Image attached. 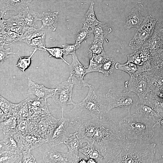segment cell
Wrapping results in <instances>:
<instances>
[{"mask_svg": "<svg viewBox=\"0 0 163 163\" xmlns=\"http://www.w3.org/2000/svg\"><path fill=\"white\" fill-rule=\"evenodd\" d=\"M115 68L127 73L130 76H135L147 71L150 68L149 65L144 64L138 66L132 62H127L123 64L118 62L115 65Z\"/></svg>", "mask_w": 163, "mask_h": 163, "instance_id": "obj_18", "label": "cell"}, {"mask_svg": "<svg viewBox=\"0 0 163 163\" xmlns=\"http://www.w3.org/2000/svg\"><path fill=\"white\" fill-rule=\"evenodd\" d=\"M136 113L141 118L155 126L157 121L161 117L154 109L143 102H138L135 104Z\"/></svg>", "mask_w": 163, "mask_h": 163, "instance_id": "obj_14", "label": "cell"}, {"mask_svg": "<svg viewBox=\"0 0 163 163\" xmlns=\"http://www.w3.org/2000/svg\"><path fill=\"white\" fill-rule=\"evenodd\" d=\"M21 155L9 151H0V162L22 163Z\"/></svg>", "mask_w": 163, "mask_h": 163, "instance_id": "obj_35", "label": "cell"}, {"mask_svg": "<svg viewBox=\"0 0 163 163\" xmlns=\"http://www.w3.org/2000/svg\"><path fill=\"white\" fill-rule=\"evenodd\" d=\"M33 0H1V15L4 16L8 11L14 10L20 12L24 9Z\"/></svg>", "mask_w": 163, "mask_h": 163, "instance_id": "obj_16", "label": "cell"}, {"mask_svg": "<svg viewBox=\"0 0 163 163\" xmlns=\"http://www.w3.org/2000/svg\"><path fill=\"white\" fill-rule=\"evenodd\" d=\"M80 45L76 43L74 44H64L62 45L64 51V55L66 56L69 55H72L75 53V51L78 50Z\"/></svg>", "mask_w": 163, "mask_h": 163, "instance_id": "obj_43", "label": "cell"}, {"mask_svg": "<svg viewBox=\"0 0 163 163\" xmlns=\"http://www.w3.org/2000/svg\"><path fill=\"white\" fill-rule=\"evenodd\" d=\"M37 50L35 49L30 56H19V59L16 64V66L23 72H24L30 66L31 62L32 57Z\"/></svg>", "mask_w": 163, "mask_h": 163, "instance_id": "obj_40", "label": "cell"}, {"mask_svg": "<svg viewBox=\"0 0 163 163\" xmlns=\"http://www.w3.org/2000/svg\"><path fill=\"white\" fill-rule=\"evenodd\" d=\"M58 13L57 11L43 12L42 17L40 19L42 24L39 29L46 28L50 31H55L58 24Z\"/></svg>", "mask_w": 163, "mask_h": 163, "instance_id": "obj_21", "label": "cell"}, {"mask_svg": "<svg viewBox=\"0 0 163 163\" xmlns=\"http://www.w3.org/2000/svg\"><path fill=\"white\" fill-rule=\"evenodd\" d=\"M79 151L87 158L95 159L97 163H103V159L97 149L92 143H87L85 146L80 148Z\"/></svg>", "mask_w": 163, "mask_h": 163, "instance_id": "obj_28", "label": "cell"}, {"mask_svg": "<svg viewBox=\"0 0 163 163\" xmlns=\"http://www.w3.org/2000/svg\"><path fill=\"white\" fill-rule=\"evenodd\" d=\"M149 56L150 67L149 69L163 75V52L151 54Z\"/></svg>", "mask_w": 163, "mask_h": 163, "instance_id": "obj_25", "label": "cell"}, {"mask_svg": "<svg viewBox=\"0 0 163 163\" xmlns=\"http://www.w3.org/2000/svg\"><path fill=\"white\" fill-rule=\"evenodd\" d=\"M107 56H89V64L86 69V74L93 72H100L101 66Z\"/></svg>", "mask_w": 163, "mask_h": 163, "instance_id": "obj_32", "label": "cell"}, {"mask_svg": "<svg viewBox=\"0 0 163 163\" xmlns=\"http://www.w3.org/2000/svg\"><path fill=\"white\" fill-rule=\"evenodd\" d=\"M4 46H0V63L1 65L9 57L8 55L11 54H16L17 53L11 52L10 48L5 49Z\"/></svg>", "mask_w": 163, "mask_h": 163, "instance_id": "obj_44", "label": "cell"}, {"mask_svg": "<svg viewBox=\"0 0 163 163\" xmlns=\"http://www.w3.org/2000/svg\"><path fill=\"white\" fill-rule=\"evenodd\" d=\"M158 126L159 127H163V117H161L157 121L155 126Z\"/></svg>", "mask_w": 163, "mask_h": 163, "instance_id": "obj_47", "label": "cell"}, {"mask_svg": "<svg viewBox=\"0 0 163 163\" xmlns=\"http://www.w3.org/2000/svg\"><path fill=\"white\" fill-rule=\"evenodd\" d=\"M18 14L24 26L27 27H33L35 22L40 19L38 17L39 13L27 6L19 12Z\"/></svg>", "mask_w": 163, "mask_h": 163, "instance_id": "obj_22", "label": "cell"}, {"mask_svg": "<svg viewBox=\"0 0 163 163\" xmlns=\"http://www.w3.org/2000/svg\"><path fill=\"white\" fill-rule=\"evenodd\" d=\"M94 35V39L104 41L106 36L112 31L111 28L108 27L104 22H101L91 29Z\"/></svg>", "mask_w": 163, "mask_h": 163, "instance_id": "obj_31", "label": "cell"}, {"mask_svg": "<svg viewBox=\"0 0 163 163\" xmlns=\"http://www.w3.org/2000/svg\"><path fill=\"white\" fill-rule=\"evenodd\" d=\"M22 155V163H37L35 158L31 154V150L24 152Z\"/></svg>", "mask_w": 163, "mask_h": 163, "instance_id": "obj_45", "label": "cell"}, {"mask_svg": "<svg viewBox=\"0 0 163 163\" xmlns=\"http://www.w3.org/2000/svg\"><path fill=\"white\" fill-rule=\"evenodd\" d=\"M88 93L80 102L75 104L71 111L90 116L93 119L106 117L107 106L103 105L95 92V89L91 85L89 87Z\"/></svg>", "mask_w": 163, "mask_h": 163, "instance_id": "obj_4", "label": "cell"}, {"mask_svg": "<svg viewBox=\"0 0 163 163\" xmlns=\"http://www.w3.org/2000/svg\"><path fill=\"white\" fill-rule=\"evenodd\" d=\"M45 33L44 31L37 29L33 27H28L25 31L20 35L19 41L26 43L27 41Z\"/></svg>", "mask_w": 163, "mask_h": 163, "instance_id": "obj_34", "label": "cell"}, {"mask_svg": "<svg viewBox=\"0 0 163 163\" xmlns=\"http://www.w3.org/2000/svg\"><path fill=\"white\" fill-rule=\"evenodd\" d=\"M19 118L18 114L13 115L0 122V128L4 134L17 130Z\"/></svg>", "mask_w": 163, "mask_h": 163, "instance_id": "obj_30", "label": "cell"}, {"mask_svg": "<svg viewBox=\"0 0 163 163\" xmlns=\"http://www.w3.org/2000/svg\"><path fill=\"white\" fill-rule=\"evenodd\" d=\"M143 102L151 107L158 113L163 112V101L152 98L147 95Z\"/></svg>", "mask_w": 163, "mask_h": 163, "instance_id": "obj_38", "label": "cell"}, {"mask_svg": "<svg viewBox=\"0 0 163 163\" xmlns=\"http://www.w3.org/2000/svg\"><path fill=\"white\" fill-rule=\"evenodd\" d=\"M60 118H56L50 113L36 120L38 133L47 142L57 125Z\"/></svg>", "mask_w": 163, "mask_h": 163, "instance_id": "obj_12", "label": "cell"}, {"mask_svg": "<svg viewBox=\"0 0 163 163\" xmlns=\"http://www.w3.org/2000/svg\"><path fill=\"white\" fill-rule=\"evenodd\" d=\"M43 152V158L45 163H78V158L68 152L63 153L57 152L51 146Z\"/></svg>", "mask_w": 163, "mask_h": 163, "instance_id": "obj_13", "label": "cell"}, {"mask_svg": "<svg viewBox=\"0 0 163 163\" xmlns=\"http://www.w3.org/2000/svg\"><path fill=\"white\" fill-rule=\"evenodd\" d=\"M127 57V62H132L138 66H141L147 63L144 64L142 62L140 57L139 49L137 50L133 53L128 55Z\"/></svg>", "mask_w": 163, "mask_h": 163, "instance_id": "obj_42", "label": "cell"}, {"mask_svg": "<svg viewBox=\"0 0 163 163\" xmlns=\"http://www.w3.org/2000/svg\"><path fill=\"white\" fill-rule=\"evenodd\" d=\"M74 84L69 77L66 81L60 83L56 88L52 98L56 104L60 105L62 109V117H63L65 107L69 104L74 105L72 100V94Z\"/></svg>", "mask_w": 163, "mask_h": 163, "instance_id": "obj_9", "label": "cell"}, {"mask_svg": "<svg viewBox=\"0 0 163 163\" xmlns=\"http://www.w3.org/2000/svg\"><path fill=\"white\" fill-rule=\"evenodd\" d=\"M46 100L38 98L33 99L29 98L31 109V115H41L43 117L50 114Z\"/></svg>", "mask_w": 163, "mask_h": 163, "instance_id": "obj_20", "label": "cell"}, {"mask_svg": "<svg viewBox=\"0 0 163 163\" xmlns=\"http://www.w3.org/2000/svg\"><path fill=\"white\" fill-rule=\"evenodd\" d=\"M104 41L94 40L88 49V56H107L103 47Z\"/></svg>", "mask_w": 163, "mask_h": 163, "instance_id": "obj_33", "label": "cell"}, {"mask_svg": "<svg viewBox=\"0 0 163 163\" xmlns=\"http://www.w3.org/2000/svg\"><path fill=\"white\" fill-rule=\"evenodd\" d=\"M77 132L76 131L74 133H70L63 143L67 147L68 152L78 159L79 158L78 152L80 146L82 145L77 136Z\"/></svg>", "mask_w": 163, "mask_h": 163, "instance_id": "obj_23", "label": "cell"}, {"mask_svg": "<svg viewBox=\"0 0 163 163\" xmlns=\"http://www.w3.org/2000/svg\"><path fill=\"white\" fill-rule=\"evenodd\" d=\"M70 120L62 117L55 128L52 134L47 140L51 146L55 147L63 143L70 134L69 132Z\"/></svg>", "mask_w": 163, "mask_h": 163, "instance_id": "obj_11", "label": "cell"}, {"mask_svg": "<svg viewBox=\"0 0 163 163\" xmlns=\"http://www.w3.org/2000/svg\"><path fill=\"white\" fill-rule=\"evenodd\" d=\"M154 33L163 40V22H157Z\"/></svg>", "mask_w": 163, "mask_h": 163, "instance_id": "obj_46", "label": "cell"}, {"mask_svg": "<svg viewBox=\"0 0 163 163\" xmlns=\"http://www.w3.org/2000/svg\"><path fill=\"white\" fill-rule=\"evenodd\" d=\"M157 22V18L151 15L145 16L133 38L129 41V46L137 50L141 48L153 35Z\"/></svg>", "mask_w": 163, "mask_h": 163, "instance_id": "obj_6", "label": "cell"}, {"mask_svg": "<svg viewBox=\"0 0 163 163\" xmlns=\"http://www.w3.org/2000/svg\"><path fill=\"white\" fill-rule=\"evenodd\" d=\"M69 127L77 131L81 144L92 143L101 155L103 163H112L127 139L118 124L106 117L85 119L73 118Z\"/></svg>", "mask_w": 163, "mask_h": 163, "instance_id": "obj_1", "label": "cell"}, {"mask_svg": "<svg viewBox=\"0 0 163 163\" xmlns=\"http://www.w3.org/2000/svg\"><path fill=\"white\" fill-rule=\"evenodd\" d=\"M4 135L0 141V151H9L22 155L24 152L30 150L23 135L17 130Z\"/></svg>", "mask_w": 163, "mask_h": 163, "instance_id": "obj_7", "label": "cell"}, {"mask_svg": "<svg viewBox=\"0 0 163 163\" xmlns=\"http://www.w3.org/2000/svg\"><path fill=\"white\" fill-rule=\"evenodd\" d=\"M72 56V63L69 65V77L72 82L80 88L84 87H90L91 85L84 80V77L86 74V68L78 60L75 53Z\"/></svg>", "mask_w": 163, "mask_h": 163, "instance_id": "obj_10", "label": "cell"}, {"mask_svg": "<svg viewBox=\"0 0 163 163\" xmlns=\"http://www.w3.org/2000/svg\"><path fill=\"white\" fill-rule=\"evenodd\" d=\"M45 33L36 37L26 43L30 47L35 49L44 52L46 51L45 44Z\"/></svg>", "mask_w": 163, "mask_h": 163, "instance_id": "obj_36", "label": "cell"}, {"mask_svg": "<svg viewBox=\"0 0 163 163\" xmlns=\"http://www.w3.org/2000/svg\"><path fill=\"white\" fill-rule=\"evenodd\" d=\"M23 136L30 150L47 142L46 140L37 133L28 132Z\"/></svg>", "mask_w": 163, "mask_h": 163, "instance_id": "obj_29", "label": "cell"}, {"mask_svg": "<svg viewBox=\"0 0 163 163\" xmlns=\"http://www.w3.org/2000/svg\"><path fill=\"white\" fill-rule=\"evenodd\" d=\"M146 73L151 91L163 89V75L149 69L146 71Z\"/></svg>", "mask_w": 163, "mask_h": 163, "instance_id": "obj_24", "label": "cell"}, {"mask_svg": "<svg viewBox=\"0 0 163 163\" xmlns=\"http://www.w3.org/2000/svg\"><path fill=\"white\" fill-rule=\"evenodd\" d=\"M27 87L29 94L34 95L38 98L46 100L49 97H52L56 90V88L50 89L46 88L43 85H39L29 78H28Z\"/></svg>", "mask_w": 163, "mask_h": 163, "instance_id": "obj_15", "label": "cell"}, {"mask_svg": "<svg viewBox=\"0 0 163 163\" xmlns=\"http://www.w3.org/2000/svg\"><path fill=\"white\" fill-rule=\"evenodd\" d=\"M121 131L129 141L142 143L149 141L154 133V125L138 114L130 113L122 119L118 124Z\"/></svg>", "mask_w": 163, "mask_h": 163, "instance_id": "obj_2", "label": "cell"}, {"mask_svg": "<svg viewBox=\"0 0 163 163\" xmlns=\"http://www.w3.org/2000/svg\"><path fill=\"white\" fill-rule=\"evenodd\" d=\"M0 99V122L11 116L18 114L20 108L19 104L11 103L1 95Z\"/></svg>", "mask_w": 163, "mask_h": 163, "instance_id": "obj_17", "label": "cell"}, {"mask_svg": "<svg viewBox=\"0 0 163 163\" xmlns=\"http://www.w3.org/2000/svg\"><path fill=\"white\" fill-rule=\"evenodd\" d=\"M87 158H81L79 159L78 163H87Z\"/></svg>", "mask_w": 163, "mask_h": 163, "instance_id": "obj_48", "label": "cell"}, {"mask_svg": "<svg viewBox=\"0 0 163 163\" xmlns=\"http://www.w3.org/2000/svg\"><path fill=\"white\" fill-rule=\"evenodd\" d=\"M131 92L109 89L106 94L107 101V113L114 108H120L127 110L129 113H130V109L138 102V97L136 95Z\"/></svg>", "mask_w": 163, "mask_h": 163, "instance_id": "obj_5", "label": "cell"}, {"mask_svg": "<svg viewBox=\"0 0 163 163\" xmlns=\"http://www.w3.org/2000/svg\"><path fill=\"white\" fill-rule=\"evenodd\" d=\"M94 3L92 2L82 20L83 26L91 29L101 22L97 19L94 10Z\"/></svg>", "mask_w": 163, "mask_h": 163, "instance_id": "obj_26", "label": "cell"}, {"mask_svg": "<svg viewBox=\"0 0 163 163\" xmlns=\"http://www.w3.org/2000/svg\"><path fill=\"white\" fill-rule=\"evenodd\" d=\"M92 33L91 29L83 26L78 30L75 37V43L80 45L83 41L88 38L91 33Z\"/></svg>", "mask_w": 163, "mask_h": 163, "instance_id": "obj_39", "label": "cell"}, {"mask_svg": "<svg viewBox=\"0 0 163 163\" xmlns=\"http://www.w3.org/2000/svg\"><path fill=\"white\" fill-rule=\"evenodd\" d=\"M156 145L155 143H138L127 139L112 163H152Z\"/></svg>", "mask_w": 163, "mask_h": 163, "instance_id": "obj_3", "label": "cell"}, {"mask_svg": "<svg viewBox=\"0 0 163 163\" xmlns=\"http://www.w3.org/2000/svg\"><path fill=\"white\" fill-rule=\"evenodd\" d=\"M145 17L141 14L139 8H134L126 16L125 28L129 30L133 27L138 28L143 21Z\"/></svg>", "mask_w": 163, "mask_h": 163, "instance_id": "obj_19", "label": "cell"}, {"mask_svg": "<svg viewBox=\"0 0 163 163\" xmlns=\"http://www.w3.org/2000/svg\"><path fill=\"white\" fill-rule=\"evenodd\" d=\"M125 86L128 88L129 92L135 93L140 102H142L151 91L146 72L136 76H130L129 80L125 82Z\"/></svg>", "mask_w": 163, "mask_h": 163, "instance_id": "obj_8", "label": "cell"}, {"mask_svg": "<svg viewBox=\"0 0 163 163\" xmlns=\"http://www.w3.org/2000/svg\"><path fill=\"white\" fill-rule=\"evenodd\" d=\"M46 50L50 54V56L54 58L61 59L66 64H69L63 58L64 55V51L63 48L59 47L46 48Z\"/></svg>", "mask_w": 163, "mask_h": 163, "instance_id": "obj_41", "label": "cell"}, {"mask_svg": "<svg viewBox=\"0 0 163 163\" xmlns=\"http://www.w3.org/2000/svg\"><path fill=\"white\" fill-rule=\"evenodd\" d=\"M162 1L163 2V0H162Z\"/></svg>", "mask_w": 163, "mask_h": 163, "instance_id": "obj_50", "label": "cell"}, {"mask_svg": "<svg viewBox=\"0 0 163 163\" xmlns=\"http://www.w3.org/2000/svg\"><path fill=\"white\" fill-rule=\"evenodd\" d=\"M0 44L8 45L19 41L21 35L9 30L0 29Z\"/></svg>", "mask_w": 163, "mask_h": 163, "instance_id": "obj_27", "label": "cell"}, {"mask_svg": "<svg viewBox=\"0 0 163 163\" xmlns=\"http://www.w3.org/2000/svg\"><path fill=\"white\" fill-rule=\"evenodd\" d=\"M97 163L96 161L92 158H89L87 159V163Z\"/></svg>", "mask_w": 163, "mask_h": 163, "instance_id": "obj_49", "label": "cell"}, {"mask_svg": "<svg viewBox=\"0 0 163 163\" xmlns=\"http://www.w3.org/2000/svg\"><path fill=\"white\" fill-rule=\"evenodd\" d=\"M115 65V60L113 58L107 57L101 66L100 72L106 76H109L113 72Z\"/></svg>", "mask_w": 163, "mask_h": 163, "instance_id": "obj_37", "label": "cell"}]
</instances>
